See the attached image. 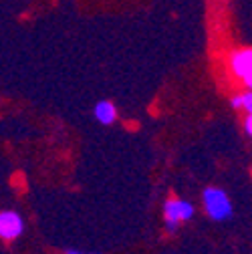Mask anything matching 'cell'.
<instances>
[{
    "instance_id": "obj_1",
    "label": "cell",
    "mask_w": 252,
    "mask_h": 254,
    "mask_svg": "<svg viewBox=\"0 0 252 254\" xmlns=\"http://www.w3.org/2000/svg\"><path fill=\"white\" fill-rule=\"evenodd\" d=\"M202 200H204V210L212 220L222 222V220H230L232 218L234 208H232V202H230V198H228V194L224 192V190L206 188Z\"/></svg>"
},
{
    "instance_id": "obj_2",
    "label": "cell",
    "mask_w": 252,
    "mask_h": 254,
    "mask_svg": "<svg viewBox=\"0 0 252 254\" xmlns=\"http://www.w3.org/2000/svg\"><path fill=\"white\" fill-rule=\"evenodd\" d=\"M164 216H166V230L170 234H176L180 222H188V220L194 216V206L190 202H186V200L174 198V200H168L166 202Z\"/></svg>"
},
{
    "instance_id": "obj_3",
    "label": "cell",
    "mask_w": 252,
    "mask_h": 254,
    "mask_svg": "<svg viewBox=\"0 0 252 254\" xmlns=\"http://www.w3.org/2000/svg\"><path fill=\"white\" fill-rule=\"evenodd\" d=\"M228 65H230V71L236 77V81H240L246 89H250V85H252V49H248V47L236 49L228 59Z\"/></svg>"
},
{
    "instance_id": "obj_4",
    "label": "cell",
    "mask_w": 252,
    "mask_h": 254,
    "mask_svg": "<svg viewBox=\"0 0 252 254\" xmlns=\"http://www.w3.org/2000/svg\"><path fill=\"white\" fill-rule=\"evenodd\" d=\"M24 232V222L22 216L14 210L0 212V238L4 240H16Z\"/></svg>"
},
{
    "instance_id": "obj_5",
    "label": "cell",
    "mask_w": 252,
    "mask_h": 254,
    "mask_svg": "<svg viewBox=\"0 0 252 254\" xmlns=\"http://www.w3.org/2000/svg\"><path fill=\"white\" fill-rule=\"evenodd\" d=\"M93 115H95V119L103 125H111L115 123L117 119V107L111 103V101H99L95 105V109H93Z\"/></svg>"
},
{
    "instance_id": "obj_6",
    "label": "cell",
    "mask_w": 252,
    "mask_h": 254,
    "mask_svg": "<svg viewBox=\"0 0 252 254\" xmlns=\"http://www.w3.org/2000/svg\"><path fill=\"white\" fill-rule=\"evenodd\" d=\"M230 105L232 109H238V111H244V113H252V93L250 89H246L244 93H238L230 99Z\"/></svg>"
},
{
    "instance_id": "obj_7",
    "label": "cell",
    "mask_w": 252,
    "mask_h": 254,
    "mask_svg": "<svg viewBox=\"0 0 252 254\" xmlns=\"http://www.w3.org/2000/svg\"><path fill=\"white\" fill-rule=\"evenodd\" d=\"M244 133L246 135L252 133V115L250 113H246V117H244Z\"/></svg>"
},
{
    "instance_id": "obj_8",
    "label": "cell",
    "mask_w": 252,
    "mask_h": 254,
    "mask_svg": "<svg viewBox=\"0 0 252 254\" xmlns=\"http://www.w3.org/2000/svg\"><path fill=\"white\" fill-rule=\"evenodd\" d=\"M67 254H101V252H79V250H67Z\"/></svg>"
}]
</instances>
